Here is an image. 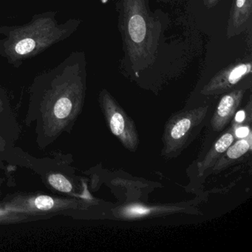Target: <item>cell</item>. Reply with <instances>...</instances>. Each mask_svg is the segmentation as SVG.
<instances>
[{
	"instance_id": "6da1fadb",
	"label": "cell",
	"mask_w": 252,
	"mask_h": 252,
	"mask_svg": "<svg viewBox=\"0 0 252 252\" xmlns=\"http://www.w3.org/2000/svg\"><path fill=\"white\" fill-rule=\"evenodd\" d=\"M54 13L36 15L30 23L2 31L0 54L11 64L37 55L57 42L68 37L77 26L71 20L60 24Z\"/></svg>"
},
{
	"instance_id": "7a4b0ae2",
	"label": "cell",
	"mask_w": 252,
	"mask_h": 252,
	"mask_svg": "<svg viewBox=\"0 0 252 252\" xmlns=\"http://www.w3.org/2000/svg\"><path fill=\"white\" fill-rule=\"evenodd\" d=\"M128 32L134 42L141 43L145 39L147 33V26L144 17L139 14L131 17L128 23Z\"/></svg>"
},
{
	"instance_id": "3957f363",
	"label": "cell",
	"mask_w": 252,
	"mask_h": 252,
	"mask_svg": "<svg viewBox=\"0 0 252 252\" xmlns=\"http://www.w3.org/2000/svg\"><path fill=\"white\" fill-rule=\"evenodd\" d=\"M72 110V102L67 97H61L54 106V114L58 119H65Z\"/></svg>"
},
{
	"instance_id": "277c9868",
	"label": "cell",
	"mask_w": 252,
	"mask_h": 252,
	"mask_svg": "<svg viewBox=\"0 0 252 252\" xmlns=\"http://www.w3.org/2000/svg\"><path fill=\"white\" fill-rule=\"evenodd\" d=\"M252 65L250 63L240 64L233 67L228 74V80L230 84L237 83L240 79L250 73Z\"/></svg>"
},
{
	"instance_id": "5b68a950",
	"label": "cell",
	"mask_w": 252,
	"mask_h": 252,
	"mask_svg": "<svg viewBox=\"0 0 252 252\" xmlns=\"http://www.w3.org/2000/svg\"><path fill=\"white\" fill-rule=\"evenodd\" d=\"M49 183L54 189L63 192H70L72 190L70 181L60 174L51 175L49 177Z\"/></svg>"
},
{
	"instance_id": "8992f818",
	"label": "cell",
	"mask_w": 252,
	"mask_h": 252,
	"mask_svg": "<svg viewBox=\"0 0 252 252\" xmlns=\"http://www.w3.org/2000/svg\"><path fill=\"white\" fill-rule=\"evenodd\" d=\"M250 148V144L246 140L237 141L234 146L227 152V156L231 159H237L247 153Z\"/></svg>"
},
{
	"instance_id": "52a82bcc",
	"label": "cell",
	"mask_w": 252,
	"mask_h": 252,
	"mask_svg": "<svg viewBox=\"0 0 252 252\" xmlns=\"http://www.w3.org/2000/svg\"><path fill=\"white\" fill-rule=\"evenodd\" d=\"M190 126H191V121L189 119H181L172 128V131H171V136L174 139H180L188 132Z\"/></svg>"
},
{
	"instance_id": "ba28073f",
	"label": "cell",
	"mask_w": 252,
	"mask_h": 252,
	"mask_svg": "<svg viewBox=\"0 0 252 252\" xmlns=\"http://www.w3.org/2000/svg\"><path fill=\"white\" fill-rule=\"evenodd\" d=\"M234 105V98L232 95H225L222 97L218 107V114L220 117L225 118L228 116Z\"/></svg>"
},
{
	"instance_id": "9c48e42d",
	"label": "cell",
	"mask_w": 252,
	"mask_h": 252,
	"mask_svg": "<svg viewBox=\"0 0 252 252\" xmlns=\"http://www.w3.org/2000/svg\"><path fill=\"white\" fill-rule=\"evenodd\" d=\"M110 128L115 135H120L125 129V120L119 113H115L110 119Z\"/></svg>"
},
{
	"instance_id": "30bf717a",
	"label": "cell",
	"mask_w": 252,
	"mask_h": 252,
	"mask_svg": "<svg viewBox=\"0 0 252 252\" xmlns=\"http://www.w3.org/2000/svg\"><path fill=\"white\" fill-rule=\"evenodd\" d=\"M233 141H234V137L231 134H225L217 141L215 144V150L218 153H224L231 145Z\"/></svg>"
},
{
	"instance_id": "8fae6325",
	"label": "cell",
	"mask_w": 252,
	"mask_h": 252,
	"mask_svg": "<svg viewBox=\"0 0 252 252\" xmlns=\"http://www.w3.org/2000/svg\"><path fill=\"white\" fill-rule=\"evenodd\" d=\"M35 205L38 209L42 211H48L54 206V200L52 197L47 195H41L36 197Z\"/></svg>"
},
{
	"instance_id": "7c38bea8",
	"label": "cell",
	"mask_w": 252,
	"mask_h": 252,
	"mask_svg": "<svg viewBox=\"0 0 252 252\" xmlns=\"http://www.w3.org/2000/svg\"><path fill=\"white\" fill-rule=\"evenodd\" d=\"M129 215H134V216H138V215H146L150 212V209H147V208L143 207V206H131L130 208L128 209L126 211Z\"/></svg>"
},
{
	"instance_id": "4fadbf2b",
	"label": "cell",
	"mask_w": 252,
	"mask_h": 252,
	"mask_svg": "<svg viewBox=\"0 0 252 252\" xmlns=\"http://www.w3.org/2000/svg\"><path fill=\"white\" fill-rule=\"evenodd\" d=\"M251 0H236V13H240L245 11L247 13V10L250 7Z\"/></svg>"
},
{
	"instance_id": "5bb4252c",
	"label": "cell",
	"mask_w": 252,
	"mask_h": 252,
	"mask_svg": "<svg viewBox=\"0 0 252 252\" xmlns=\"http://www.w3.org/2000/svg\"><path fill=\"white\" fill-rule=\"evenodd\" d=\"M249 134V129L248 127H240L236 130V135L238 138H245Z\"/></svg>"
},
{
	"instance_id": "9a60e30c",
	"label": "cell",
	"mask_w": 252,
	"mask_h": 252,
	"mask_svg": "<svg viewBox=\"0 0 252 252\" xmlns=\"http://www.w3.org/2000/svg\"><path fill=\"white\" fill-rule=\"evenodd\" d=\"M245 119V112L244 111H239L238 113L236 114L235 120L236 122H243Z\"/></svg>"
},
{
	"instance_id": "2e32d148",
	"label": "cell",
	"mask_w": 252,
	"mask_h": 252,
	"mask_svg": "<svg viewBox=\"0 0 252 252\" xmlns=\"http://www.w3.org/2000/svg\"><path fill=\"white\" fill-rule=\"evenodd\" d=\"M107 1H108V0H102V2L103 3H106V2H107Z\"/></svg>"
}]
</instances>
